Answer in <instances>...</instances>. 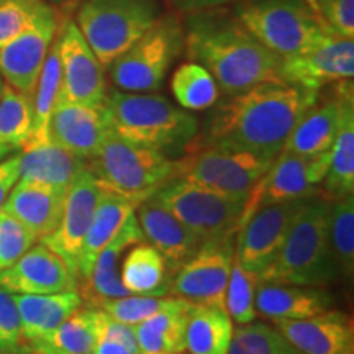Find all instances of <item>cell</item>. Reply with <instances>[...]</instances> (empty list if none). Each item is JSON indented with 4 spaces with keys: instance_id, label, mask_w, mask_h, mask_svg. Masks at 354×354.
Here are the masks:
<instances>
[{
    "instance_id": "cell-1",
    "label": "cell",
    "mask_w": 354,
    "mask_h": 354,
    "mask_svg": "<svg viewBox=\"0 0 354 354\" xmlns=\"http://www.w3.org/2000/svg\"><path fill=\"white\" fill-rule=\"evenodd\" d=\"M320 97V91L284 81L261 82L228 95L209 118L201 143L240 149L274 159L284 149L290 131Z\"/></svg>"
},
{
    "instance_id": "cell-2",
    "label": "cell",
    "mask_w": 354,
    "mask_h": 354,
    "mask_svg": "<svg viewBox=\"0 0 354 354\" xmlns=\"http://www.w3.org/2000/svg\"><path fill=\"white\" fill-rule=\"evenodd\" d=\"M184 50L203 66L227 95L261 82H279L282 57L261 44L234 19L215 10L189 13L184 26Z\"/></svg>"
},
{
    "instance_id": "cell-3",
    "label": "cell",
    "mask_w": 354,
    "mask_h": 354,
    "mask_svg": "<svg viewBox=\"0 0 354 354\" xmlns=\"http://www.w3.org/2000/svg\"><path fill=\"white\" fill-rule=\"evenodd\" d=\"M104 110L110 131L167 156L184 153L198 135V122L189 110L153 92L107 91Z\"/></svg>"
},
{
    "instance_id": "cell-4",
    "label": "cell",
    "mask_w": 354,
    "mask_h": 354,
    "mask_svg": "<svg viewBox=\"0 0 354 354\" xmlns=\"http://www.w3.org/2000/svg\"><path fill=\"white\" fill-rule=\"evenodd\" d=\"M330 202L308 198L259 282L326 287L339 276L328 240Z\"/></svg>"
},
{
    "instance_id": "cell-5",
    "label": "cell",
    "mask_w": 354,
    "mask_h": 354,
    "mask_svg": "<svg viewBox=\"0 0 354 354\" xmlns=\"http://www.w3.org/2000/svg\"><path fill=\"white\" fill-rule=\"evenodd\" d=\"M87 167L102 189L128 198L136 207L177 177L176 159L133 145L110 130L99 151L87 159Z\"/></svg>"
},
{
    "instance_id": "cell-6",
    "label": "cell",
    "mask_w": 354,
    "mask_h": 354,
    "mask_svg": "<svg viewBox=\"0 0 354 354\" xmlns=\"http://www.w3.org/2000/svg\"><path fill=\"white\" fill-rule=\"evenodd\" d=\"M233 15L281 57L308 50L331 32L310 0H240Z\"/></svg>"
},
{
    "instance_id": "cell-7",
    "label": "cell",
    "mask_w": 354,
    "mask_h": 354,
    "mask_svg": "<svg viewBox=\"0 0 354 354\" xmlns=\"http://www.w3.org/2000/svg\"><path fill=\"white\" fill-rule=\"evenodd\" d=\"M162 15L158 0H81L76 25L104 68H110Z\"/></svg>"
},
{
    "instance_id": "cell-8",
    "label": "cell",
    "mask_w": 354,
    "mask_h": 354,
    "mask_svg": "<svg viewBox=\"0 0 354 354\" xmlns=\"http://www.w3.org/2000/svg\"><path fill=\"white\" fill-rule=\"evenodd\" d=\"M184 25L172 13H162L110 66V79L125 92H154L162 86L171 66L184 51Z\"/></svg>"
},
{
    "instance_id": "cell-9",
    "label": "cell",
    "mask_w": 354,
    "mask_h": 354,
    "mask_svg": "<svg viewBox=\"0 0 354 354\" xmlns=\"http://www.w3.org/2000/svg\"><path fill=\"white\" fill-rule=\"evenodd\" d=\"M153 198L205 243L236 236L248 197L225 196L176 177Z\"/></svg>"
},
{
    "instance_id": "cell-10",
    "label": "cell",
    "mask_w": 354,
    "mask_h": 354,
    "mask_svg": "<svg viewBox=\"0 0 354 354\" xmlns=\"http://www.w3.org/2000/svg\"><path fill=\"white\" fill-rule=\"evenodd\" d=\"M272 161L240 149L201 143L194 138L176 159L177 177L225 196L248 197Z\"/></svg>"
},
{
    "instance_id": "cell-11",
    "label": "cell",
    "mask_w": 354,
    "mask_h": 354,
    "mask_svg": "<svg viewBox=\"0 0 354 354\" xmlns=\"http://www.w3.org/2000/svg\"><path fill=\"white\" fill-rule=\"evenodd\" d=\"M328 167L330 151L318 156H302L282 149L248 196L241 225L263 207L317 197Z\"/></svg>"
},
{
    "instance_id": "cell-12",
    "label": "cell",
    "mask_w": 354,
    "mask_h": 354,
    "mask_svg": "<svg viewBox=\"0 0 354 354\" xmlns=\"http://www.w3.org/2000/svg\"><path fill=\"white\" fill-rule=\"evenodd\" d=\"M234 259V238L205 241L177 269L169 294L192 305L225 308V292Z\"/></svg>"
},
{
    "instance_id": "cell-13",
    "label": "cell",
    "mask_w": 354,
    "mask_h": 354,
    "mask_svg": "<svg viewBox=\"0 0 354 354\" xmlns=\"http://www.w3.org/2000/svg\"><path fill=\"white\" fill-rule=\"evenodd\" d=\"M57 32L61 59V92L57 100L104 105L107 95L104 66L79 32L76 21L64 20Z\"/></svg>"
},
{
    "instance_id": "cell-14",
    "label": "cell",
    "mask_w": 354,
    "mask_h": 354,
    "mask_svg": "<svg viewBox=\"0 0 354 354\" xmlns=\"http://www.w3.org/2000/svg\"><path fill=\"white\" fill-rule=\"evenodd\" d=\"M354 76V41L333 30L299 55L282 57L281 79L313 91Z\"/></svg>"
},
{
    "instance_id": "cell-15",
    "label": "cell",
    "mask_w": 354,
    "mask_h": 354,
    "mask_svg": "<svg viewBox=\"0 0 354 354\" xmlns=\"http://www.w3.org/2000/svg\"><path fill=\"white\" fill-rule=\"evenodd\" d=\"M307 201L274 203L248 216L236 233L234 259L246 271L259 276L276 258L295 216Z\"/></svg>"
},
{
    "instance_id": "cell-16",
    "label": "cell",
    "mask_w": 354,
    "mask_h": 354,
    "mask_svg": "<svg viewBox=\"0 0 354 354\" xmlns=\"http://www.w3.org/2000/svg\"><path fill=\"white\" fill-rule=\"evenodd\" d=\"M57 30L59 21L51 6L30 28L0 44V76L8 86L28 97L33 95Z\"/></svg>"
},
{
    "instance_id": "cell-17",
    "label": "cell",
    "mask_w": 354,
    "mask_h": 354,
    "mask_svg": "<svg viewBox=\"0 0 354 354\" xmlns=\"http://www.w3.org/2000/svg\"><path fill=\"white\" fill-rule=\"evenodd\" d=\"M100 192L102 187L99 183H97L94 174L88 171V167H86L76 177V180L69 185L68 194H66L63 216H61L57 228L51 234L39 240L64 261L76 282L84 236H86L88 225H91Z\"/></svg>"
},
{
    "instance_id": "cell-18",
    "label": "cell",
    "mask_w": 354,
    "mask_h": 354,
    "mask_svg": "<svg viewBox=\"0 0 354 354\" xmlns=\"http://www.w3.org/2000/svg\"><path fill=\"white\" fill-rule=\"evenodd\" d=\"M0 287L12 294H57L77 290V282L64 261L39 243L0 271Z\"/></svg>"
},
{
    "instance_id": "cell-19",
    "label": "cell",
    "mask_w": 354,
    "mask_h": 354,
    "mask_svg": "<svg viewBox=\"0 0 354 354\" xmlns=\"http://www.w3.org/2000/svg\"><path fill=\"white\" fill-rule=\"evenodd\" d=\"M274 328L302 354H354L353 323L339 310L302 320H272Z\"/></svg>"
},
{
    "instance_id": "cell-20",
    "label": "cell",
    "mask_w": 354,
    "mask_h": 354,
    "mask_svg": "<svg viewBox=\"0 0 354 354\" xmlns=\"http://www.w3.org/2000/svg\"><path fill=\"white\" fill-rule=\"evenodd\" d=\"M48 133L55 143L87 161L99 151L109 133L104 105L57 100Z\"/></svg>"
},
{
    "instance_id": "cell-21",
    "label": "cell",
    "mask_w": 354,
    "mask_h": 354,
    "mask_svg": "<svg viewBox=\"0 0 354 354\" xmlns=\"http://www.w3.org/2000/svg\"><path fill=\"white\" fill-rule=\"evenodd\" d=\"M143 240V232L140 228L136 214L133 212L122 225V228L118 230V233L97 256L87 281L77 287L82 302H86L87 307L97 308L104 299H118L130 295V292L123 287L120 281L122 256L133 245Z\"/></svg>"
},
{
    "instance_id": "cell-22",
    "label": "cell",
    "mask_w": 354,
    "mask_h": 354,
    "mask_svg": "<svg viewBox=\"0 0 354 354\" xmlns=\"http://www.w3.org/2000/svg\"><path fill=\"white\" fill-rule=\"evenodd\" d=\"M135 212L143 236L162 254L174 274L202 246L201 238L153 197L141 202Z\"/></svg>"
},
{
    "instance_id": "cell-23",
    "label": "cell",
    "mask_w": 354,
    "mask_h": 354,
    "mask_svg": "<svg viewBox=\"0 0 354 354\" xmlns=\"http://www.w3.org/2000/svg\"><path fill=\"white\" fill-rule=\"evenodd\" d=\"M68 190L55 185L19 180L12 189L2 210L15 216L37 240L51 234L63 216Z\"/></svg>"
},
{
    "instance_id": "cell-24",
    "label": "cell",
    "mask_w": 354,
    "mask_h": 354,
    "mask_svg": "<svg viewBox=\"0 0 354 354\" xmlns=\"http://www.w3.org/2000/svg\"><path fill=\"white\" fill-rule=\"evenodd\" d=\"M339 99V122L333 145L330 148V167L323 192L326 202L353 196L354 192V94L353 79L339 81L336 86Z\"/></svg>"
},
{
    "instance_id": "cell-25",
    "label": "cell",
    "mask_w": 354,
    "mask_h": 354,
    "mask_svg": "<svg viewBox=\"0 0 354 354\" xmlns=\"http://www.w3.org/2000/svg\"><path fill=\"white\" fill-rule=\"evenodd\" d=\"M86 167V159L68 151L51 138L28 140L19 153L20 180H33L68 190Z\"/></svg>"
},
{
    "instance_id": "cell-26",
    "label": "cell",
    "mask_w": 354,
    "mask_h": 354,
    "mask_svg": "<svg viewBox=\"0 0 354 354\" xmlns=\"http://www.w3.org/2000/svg\"><path fill=\"white\" fill-rule=\"evenodd\" d=\"M333 297L325 287L259 282L254 295L256 313L269 320H302L331 308Z\"/></svg>"
},
{
    "instance_id": "cell-27",
    "label": "cell",
    "mask_w": 354,
    "mask_h": 354,
    "mask_svg": "<svg viewBox=\"0 0 354 354\" xmlns=\"http://www.w3.org/2000/svg\"><path fill=\"white\" fill-rule=\"evenodd\" d=\"M13 299L19 310L21 336L26 348L50 335L84 304L77 290L57 294H13Z\"/></svg>"
},
{
    "instance_id": "cell-28",
    "label": "cell",
    "mask_w": 354,
    "mask_h": 354,
    "mask_svg": "<svg viewBox=\"0 0 354 354\" xmlns=\"http://www.w3.org/2000/svg\"><path fill=\"white\" fill-rule=\"evenodd\" d=\"M136 205L128 198L102 189L99 201H97L94 215L88 225L86 236H84L81 256L77 266V287L88 279L97 256L105 245L112 240L125 220L135 212Z\"/></svg>"
},
{
    "instance_id": "cell-29",
    "label": "cell",
    "mask_w": 354,
    "mask_h": 354,
    "mask_svg": "<svg viewBox=\"0 0 354 354\" xmlns=\"http://www.w3.org/2000/svg\"><path fill=\"white\" fill-rule=\"evenodd\" d=\"M100 308H77L50 335L28 344V354H92L104 326Z\"/></svg>"
},
{
    "instance_id": "cell-30",
    "label": "cell",
    "mask_w": 354,
    "mask_h": 354,
    "mask_svg": "<svg viewBox=\"0 0 354 354\" xmlns=\"http://www.w3.org/2000/svg\"><path fill=\"white\" fill-rule=\"evenodd\" d=\"M339 122L338 94L323 102H315L290 131L284 145V151L318 156L328 153L333 145Z\"/></svg>"
},
{
    "instance_id": "cell-31",
    "label": "cell",
    "mask_w": 354,
    "mask_h": 354,
    "mask_svg": "<svg viewBox=\"0 0 354 354\" xmlns=\"http://www.w3.org/2000/svg\"><path fill=\"white\" fill-rule=\"evenodd\" d=\"M120 281L130 295L169 294L171 281L166 259L149 243H136L120 263Z\"/></svg>"
},
{
    "instance_id": "cell-32",
    "label": "cell",
    "mask_w": 354,
    "mask_h": 354,
    "mask_svg": "<svg viewBox=\"0 0 354 354\" xmlns=\"http://www.w3.org/2000/svg\"><path fill=\"white\" fill-rule=\"evenodd\" d=\"M192 304L177 300L176 305L154 313L138 325H133L136 342L143 354H184L185 325Z\"/></svg>"
},
{
    "instance_id": "cell-33",
    "label": "cell",
    "mask_w": 354,
    "mask_h": 354,
    "mask_svg": "<svg viewBox=\"0 0 354 354\" xmlns=\"http://www.w3.org/2000/svg\"><path fill=\"white\" fill-rule=\"evenodd\" d=\"M233 333V320L227 310L192 305L185 325V351L189 354H228Z\"/></svg>"
},
{
    "instance_id": "cell-34",
    "label": "cell",
    "mask_w": 354,
    "mask_h": 354,
    "mask_svg": "<svg viewBox=\"0 0 354 354\" xmlns=\"http://www.w3.org/2000/svg\"><path fill=\"white\" fill-rule=\"evenodd\" d=\"M171 91L179 107L192 112L214 107L220 94L214 76L194 61L180 64L174 71L171 77Z\"/></svg>"
},
{
    "instance_id": "cell-35",
    "label": "cell",
    "mask_w": 354,
    "mask_h": 354,
    "mask_svg": "<svg viewBox=\"0 0 354 354\" xmlns=\"http://www.w3.org/2000/svg\"><path fill=\"white\" fill-rule=\"evenodd\" d=\"M32 97L3 84L0 94V148L8 153L21 149L32 135Z\"/></svg>"
},
{
    "instance_id": "cell-36",
    "label": "cell",
    "mask_w": 354,
    "mask_h": 354,
    "mask_svg": "<svg viewBox=\"0 0 354 354\" xmlns=\"http://www.w3.org/2000/svg\"><path fill=\"white\" fill-rule=\"evenodd\" d=\"M61 92V59L57 50V39L55 38L46 59L39 73L37 87L32 95L33 105V128L28 140H44L50 138L48 127Z\"/></svg>"
},
{
    "instance_id": "cell-37",
    "label": "cell",
    "mask_w": 354,
    "mask_h": 354,
    "mask_svg": "<svg viewBox=\"0 0 354 354\" xmlns=\"http://www.w3.org/2000/svg\"><path fill=\"white\" fill-rule=\"evenodd\" d=\"M328 240L339 276L351 279L354 272V197L330 202Z\"/></svg>"
},
{
    "instance_id": "cell-38",
    "label": "cell",
    "mask_w": 354,
    "mask_h": 354,
    "mask_svg": "<svg viewBox=\"0 0 354 354\" xmlns=\"http://www.w3.org/2000/svg\"><path fill=\"white\" fill-rule=\"evenodd\" d=\"M228 354H302L276 328L263 322L240 325L233 333Z\"/></svg>"
},
{
    "instance_id": "cell-39",
    "label": "cell",
    "mask_w": 354,
    "mask_h": 354,
    "mask_svg": "<svg viewBox=\"0 0 354 354\" xmlns=\"http://www.w3.org/2000/svg\"><path fill=\"white\" fill-rule=\"evenodd\" d=\"M258 284V274L246 271L236 259H233L227 292H225V310L238 326L254 322L258 315L254 308V295Z\"/></svg>"
},
{
    "instance_id": "cell-40",
    "label": "cell",
    "mask_w": 354,
    "mask_h": 354,
    "mask_svg": "<svg viewBox=\"0 0 354 354\" xmlns=\"http://www.w3.org/2000/svg\"><path fill=\"white\" fill-rule=\"evenodd\" d=\"M179 297H158V295H125L118 299H104L99 304L100 310L113 320L127 323V325H138L154 313L161 312L177 304Z\"/></svg>"
},
{
    "instance_id": "cell-41",
    "label": "cell",
    "mask_w": 354,
    "mask_h": 354,
    "mask_svg": "<svg viewBox=\"0 0 354 354\" xmlns=\"http://www.w3.org/2000/svg\"><path fill=\"white\" fill-rule=\"evenodd\" d=\"M50 7L44 0H0V44L30 28Z\"/></svg>"
},
{
    "instance_id": "cell-42",
    "label": "cell",
    "mask_w": 354,
    "mask_h": 354,
    "mask_svg": "<svg viewBox=\"0 0 354 354\" xmlns=\"http://www.w3.org/2000/svg\"><path fill=\"white\" fill-rule=\"evenodd\" d=\"M37 241V236L21 221L0 210V271L10 268Z\"/></svg>"
},
{
    "instance_id": "cell-43",
    "label": "cell",
    "mask_w": 354,
    "mask_h": 354,
    "mask_svg": "<svg viewBox=\"0 0 354 354\" xmlns=\"http://www.w3.org/2000/svg\"><path fill=\"white\" fill-rule=\"evenodd\" d=\"M0 353L28 354L21 336L20 315L12 292L0 287Z\"/></svg>"
},
{
    "instance_id": "cell-44",
    "label": "cell",
    "mask_w": 354,
    "mask_h": 354,
    "mask_svg": "<svg viewBox=\"0 0 354 354\" xmlns=\"http://www.w3.org/2000/svg\"><path fill=\"white\" fill-rule=\"evenodd\" d=\"M92 354H143L136 342L133 325L117 322L105 313L104 326Z\"/></svg>"
},
{
    "instance_id": "cell-45",
    "label": "cell",
    "mask_w": 354,
    "mask_h": 354,
    "mask_svg": "<svg viewBox=\"0 0 354 354\" xmlns=\"http://www.w3.org/2000/svg\"><path fill=\"white\" fill-rule=\"evenodd\" d=\"M312 3L335 33L354 38V0H312Z\"/></svg>"
},
{
    "instance_id": "cell-46",
    "label": "cell",
    "mask_w": 354,
    "mask_h": 354,
    "mask_svg": "<svg viewBox=\"0 0 354 354\" xmlns=\"http://www.w3.org/2000/svg\"><path fill=\"white\" fill-rule=\"evenodd\" d=\"M20 180L19 171V153L0 161V210L7 202L12 189Z\"/></svg>"
},
{
    "instance_id": "cell-47",
    "label": "cell",
    "mask_w": 354,
    "mask_h": 354,
    "mask_svg": "<svg viewBox=\"0 0 354 354\" xmlns=\"http://www.w3.org/2000/svg\"><path fill=\"white\" fill-rule=\"evenodd\" d=\"M174 6L185 13L201 12V10H214V8H221L232 2H240V0H172ZM312 2V0H310ZM313 6V3H312ZM315 8V7H313Z\"/></svg>"
},
{
    "instance_id": "cell-48",
    "label": "cell",
    "mask_w": 354,
    "mask_h": 354,
    "mask_svg": "<svg viewBox=\"0 0 354 354\" xmlns=\"http://www.w3.org/2000/svg\"><path fill=\"white\" fill-rule=\"evenodd\" d=\"M44 2H48L50 6H56V7H73L76 6V3L81 2V0H44Z\"/></svg>"
},
{
    "instance_id": "cell-49",
    "label": "cell",
    "mask_w": 354,
    "mask_h": 354,
    "mask_svg": "<svg viewBox=\"0 0 354 354\" xmlns=\"http://www.w3.org/2000/svg\"><path fill=\"white\" fill-rule=\"evenodd\" d=\"M8 154H10V153L6 151V149H2V148H0V161H2V159H6V158L8 156Z\"/></svg>"
},
{
    "instance_id": "cell-50",
    "label": "cell",
    "mask_w": 354,
    "mask_h": 354,
    "mask_svg": "<svg viewBox=\"0 0 354 354\" xmlns=\"http://www.w3.org/2000/svg\"><path fill=\"white\" fill-rule=\"evenodd\" d=\"M2 88H3V82H2V77H0V94H2Z\"/></svg>"
},
{
    "instance_id": "cell-51",
    "label": "cell",
    "mask_w": 354,
    "mask_h": 354,
    "mask_svg": "<svg viewBox=\"0 0 354 354\" xmlns=\"http://www.w3.org/2000/svg\"><path fill=\"white\" fill-rule=\"evenodd\" d=\"M0 354H2V353H0Z\"/></svg>"
}]
</instances>
